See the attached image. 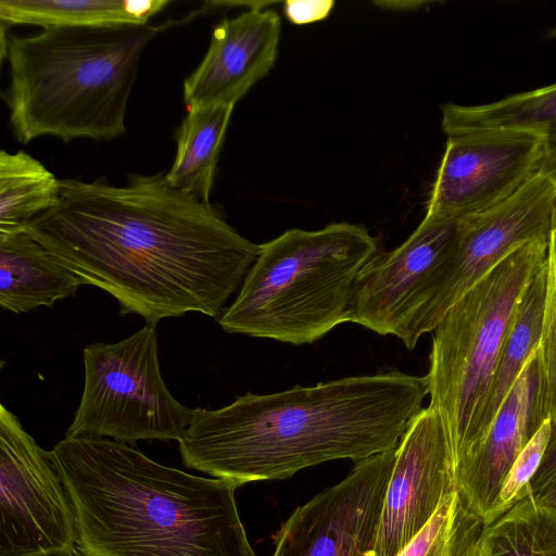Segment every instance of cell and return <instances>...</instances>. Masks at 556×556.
I'll return each instance as SVG.
<instances>
[{
    "mask_svg": "<svg viewBox=\"0 0 556 556\" xmlns=\"http://www.w3.org/2000/svg\"><path fill=\"white\" fill-rule=\"evenodd\" d=\"M25 230L122 315L151 326L190 312L219 318L260 252L165 174H132L122 187L61 180L58 204Z\"/></svg>",
    "mask_w": 556,
    "mask_h": 556,
    "instance_id": "obj_1",
    "label": "cell"
},
{
    "mask_svg": "<svg viewBox=\"0 0 556 556\" xmlns=\"http://www.w3.org/2000/svg\"><path fill=\"white\" fill-rule=\"evenodd\" d=\"M426 396L425 377L399 370L247 393L217 409L194 408L179 452L188 468L238 488L287 479L397 446Z\"/></svg>",
    "mask_w": 556,
    "mask_h": 556,
    "instance_id": "obj_2",
    "label": "cell"
},
{
    "mask_svg": "<svg viewBox=\"0 0 556 556\" xmlns=\"http://www.w3.org/2000/svg\"><path fill=\"white\" fill-rule=\"evenodd\" d=\"M50 453L85 556H257L230 481L104 438L65 437Z\"/></svg>",
    "mask_w": 556,
    "mask_h": 556,
    "instance_id": "obj_3",
    "label": "cell"
},
{
    "mask_svg": "<svg viewBox=\"0 0 556 556\" xmlns=\"http://www.w3.org/2000/svg\"><path fill=\"white\" fill-rule=\"evenodd\" d=\"M165 26H47L28 37L2 35L10 67L2 98L16 140L124 135L140 56Z\"/></svg>",
    "mask_w": 556,
    "mask_h": 556,
    "instance_id": "obj_4",
    "label": "cell"
},
{
    "mask_svg": "<svg viewBox=\"0 0 556 556\" xmlns=\"http://www.w3.org/2000/svg\"><path fill=\"white\" fill-rule=\"evenodd\" d=\"M379 253L377 239L359 225L289 229L260 244L218 324L229 333L313 343L351 321L358 279Z\"/></svg>",
    "mask_w": 556,
    "mask_h": 556,
    "instance_id": "obj_5",
    "label": "cell"
},
{
    "mask_svg": "<svg viewBox=\"0 0 556 556\" xmlns=\"http://www.w3.org/2000/svg\"><path fill=\"white\" fill-rule=\"evenodd\" d=\"M548 239L509 253L447 309L432 331L424 377L429 405L446 427L454 465L470 448L505 339L527 288L546 261Z\"/></svg>",
    "mask_w": 556,
    "mask_h": 556,
    "instance_id": "obj_6",
    "label": "cell"
},
{
    "mask_svg": "<svg viewBox=\"0 0 556 556\" xmlns=\"http://www.w3.org/2000/svg\"><path fill=\"white\" fill-rule=\"evenodd\" d=\"M81 399L65 437L179 441L194 408L178 402L160 368L155 326L146 325L116 343H94L83 352Z\"/></svg>",
    "mask_w": 556,
    "mask_h": 556,
    "instance_id": "obj_7",
    "label": "cell"
},
{
    "mask_svg": "<svg viewBox=\"0 0 556 556\" xmlns=\"http://www.w3.org/2000/svg\"><path fill=\"white\" fill-rule=\"evenodd\" d=\"M77 551L75 514L50 451L0 406V556Z\"/></svg>",
    "mask_w": 556,
    "mask_h": 556,
    "instance_id": "obj_8",
    "label": "cell"
},
{
    "mask_svg": "<svg viewBox=\"0 0 556 556\" xmlns=\"http://www.w3.org/2000/svg\"><path fill=\"white\" fill-rule=\"evenodd\" d=\"M471 216H425L397 248L362 273L351 323L399 338L408 349L416 320L453 258Z\"/></svg>",
    "mask_w": 556,
    "mask_h": 556,
    "instance_id": "obj_9",
    "label": "cell"
},
{
    "mask_svg": "<svg viewBox=\"0 0 556 556\" xmlns=\"http://www.w3.org/2000/svg\"><path fill=\"white\" fill-rule=\"evenodd\" d=\"M556 205V181L540 170L516 193L471 216L447 268L420 312L413 348L432 332L447 309L519 247L549 238Z\"/></svg>",
    "mask_w": 556,
    "mask_h": 556,
    "instance_id": "obj_10",
    "label": "cell"
},
{
    "mask_svg": "<svg viewBox=\"0 0 556 556\" xmlns=\"http://www.w3.org/2000/svg\"><path fill=\"white\" fill-rule=\"evenodd\" d=\"M545 140L496 130L447 137L425 216L466 217L503 202L542 168Z\"/></svg>",
    "mask_w": 556,
    "mask_h": 556,
    "instance_id": "obj_11",
    "label": "cell"
},
{
    "mask_svg": "<svg viewBox=\"0 0 556 556\" xmlns=\"http://www.w3.org/2000/svg\"><path fill=\"white\" fill-rule=\"evenodd\" d=\"M396 447L298 506L274 534L271 556H364L372 549Z\"/></svg>",
    "mask_w": 556,
    "mask_h": 556,
    "instance_id": "obj_12",
    "label": "cell"
},
{
    "mask_svg": "<svg viewBox=\"0 0 556 556\" xmlns=\"http://www.w3.org/2000/svg\"><path fill=\"white\" fill-rule=\"evenodd\" d=\"M456 490L446 427L430 405L403 433L384 493L372 556H396Z\"/></svg>",
    "mask_w": 556,
    "mask_h": 556,
    "instance_id": "obj_13",
    "label": "cell"
},
{
    "mask_svg": "<svg viewBox=\"0 0 556 556\" xmlns=\"http://www.w3.org/2000/svg\"><path fill=\"white\" fill-rule=\"evenodd\" d=\"M258 5L225 18L212 33L208 49L184 83L189 108L235 104L274 66L281 35L277 12Z\"/></svg>",
    "mask_w": 556,
    "mask_h": 556,
    "instance_id": "obj_14",
    "label": "cell"
},
{
    "mask_svg": "<svg viewBox=\"0 0 556 556\" xmlns=\"http://www.w3.org/2000/svg\"><path fill=\"white\" fill-rule=\"evenodd\" d=\"M546 419L536 349L479 447L455 466L456 490L484 525L494 521L497 496L513 463Z\"/></svg>",
    "mask_w": 556,
    "mask_h": 556,
    "instance_id": "obj_15",
    "label": "cell"
},
{
    "mask_svg": "<svg viewBox=\"0 0 556 556\" xmlns=\"http://www.w3.org/2000/svg\"><path fill=\"white\" fill-rule=\"evenodd\" d=\"M81 279L25 228L0 230V307L16 314L76 294Z\"/></svg>",
    "mask_w": 556,
    "mask_h": 556,
    "instance_id": "obj_16",
    "label": "cell"
},
{
    "mask_svg": "<svg viewBox=\"0 0 556 556\" xmlns=\"http://www.w3.org/2000/svg\"><path fill=\"white\" fill-rule=\"evenodd\" d=\"M441 128L446 137L496 131H525L556 149V83L478 105L445 103Z\"/></svg>",
    "mask_w": 556,
    "mask_h": 556,
    "instance_id": "obj_17",
    "label": "cell"
},
{
    "mask_svg": "<svg viewBox=\"0 0 556 556\" xmlns=\"http://www.w3.org/2000/svg\"><path fill=\"white\" fill-rule=\"evenodd\" d=\"M546 295V261L527 288L505 339L492 388L476 427L468 458L481 444L527 361L538 349ZM457 463L456 465H458ZM455 465V466H456Z\"/></svg>",
    "mask_w": 556,
    "mask_h": 556,
    "instance_id": "obj_18",
    "label": "cell"
},
{
    "mask_svg": "<svg viewBox=\"0 0 556 556\" xmlns=\"http://www.w3.org/2000/svg\"><path fill=\"white\" fill-rule=\"evenodd\" d=\"M233 106L189 108L176 132L177 152L166 178L177 189L208 203L218 154Z\"/></svg>",
    "mask_w": 556,
    "mask_h": 556,
    "instance_id": "obj_19",
    "label": "cell"
},
{
    "mask_svg": "<svg viewBox=\"0 0 556 556\" xmlns=\"http://www.w3.org/2000/svg\"><path fill=\"white\" fill-rule=\"evenodd\" d=\"M170 0H0L2 25L112 26L148 24Z\"/></svg>",
    "mask_w": 556,
    "mask_h": 556,
    "instance_id": "obj_20",
    "label": "cell"
},
{
    "mask_svg": "<svg viewBox=\"0 0 556 556\" xmlns=\"http://www.w3.org/2000/svg\"><path fill=\"white\" fill-rule=\"evenodd\" d=\"M61 180L24 151L0 152V230L21 229L54 207Z\"/></svg>",
    "mask_w": 556,
    "mask_h": 556,
    "instance_id": "obj_21",
    "label": "cell"
},
{
    "mask_svg": "<svg viewBox=\"0 0 556 556\" xmlns=\"http://www.w3.org/2000/svg\"><path fill=\"white\" fill-rule=\"evenodd\" d=\"M478 556H556V507L523 497L484 526Z\"/></svg>",
    "mask_w": 556,
    "mask_h": 556,
    "instance_id": "obj_22",
    "label": "cell"
},
{
    "mask_svg": "<svg viewBox=\"0 0 556 556\" xmlns=\"http://www.w3.org/2000/svg\"><path fill=\"white\" fill-rule=\"evenodd\" d=\"M484 526L455 491L396 556H478ZM364 556H372V552Z\"/></svg>",
    "mask_w": 556,
    "mask_h": 556,
    "instance_id": "obj_23",
    "label": "cell"
},
{
    "mask_svg": "<svg viewBox=\"0 0 556 556\" xmlns=\"http://www.w3.org/2000/svg\"><path fill=\"white\" fill-rule=\"evenodd\" d=\"M547 417L556 429V238L551 232L546 256V295L538 346Z\"/></svg>",
    "mask_w": 556,
    "mask_h": 556,
    "instance_id": "obj_24",
    "label": "cell"
},
{
    "mask_svg": "<svg viewBox=\"0 0 556 556\" xmlns=\"http://www.w3.org/2000/svg\"><path fill=\"white\" fill-rule=\"evenodd\" d=\"M552 434V422L546 419L518 454L500 490L494 520L528 496V486L540 468Z\"/></svg>",
    "mask_w": 556,
    "mask_h": 556,
    "instance_id": "obj_25",
    "label": "cell"
},
{
    "mask_svg": "<svg viewBox=\"0 0 556 556\" xmlns=\"http://www.w3.org/2000/svg\"><path fill=\"white\" fill-rule=\"evenodd\" d=\"M528 495L556 507V429L552 428L542 464L528 486Z\"/></svg>",
    "mask_w": 556,
    "mask_h": 556,
    "instance_id": "obj_26",
    "label": "cell"
},
{
    "mask_svg": "<svg viewBox=\"0 0 556 556\" xmlns=\"http://www.w3.org/2000/svg\"><path fill=\"white\" fill-rule=\"evenodd\" d=\"M334 5L332 0H288L283 13L293 25H306L326 20Z\"/></svg>",
    "mask_w": 556,
    "mask_h": 556,
    "instance_id": "obj_27",
    "label": "cell"
},
{
    "mask_svg": "<svg viewBox=\"0 0 556 556\" xmlns=\"http://www.w3.org/2000/svg\"><path fill=\"white\" fill-rule=\"evenodd\" d=\"M541 169L548 173L556 181V149L547 150Z\"/></svg>",
    "mask_w": 556,
    "mask_h": 556,
    "instance_id": "obj_28",
    "label": "cell"
},
{
    "mask_svg": "<svg viewBox=\"0 0 556 556\" xmlns=\"http://www.w3.org/2000/svg\"><path fill=\"white\" fill-rule=\"evenodd\" d=\"M551 232L556 238V205H555L554 213H553V220H552V230H551Z\"/></svg>",
    "mask_w": 556,
    "mask_h": 556,
    "instance_id": "obj_29",
    "label": "cell"
},
{
    "mask_svg": "<svg viewBox=\"0 0 556 556\" xmlns=\"http://www.w3.org/2000/svg\"><path fill=\"white\" fill-rule=\"evenodd\" d=\"M547 37H548V38H556V27L552 28V29L548 31Z\"/></svg>",
    "mask_w": 556,
    "mask_h": 556,
    "instance_id": "obj_30",
    "label": "cell"
},
{
    "mask_svg": "<svg viewBox=\"0 0 556 556\" xmlns=\"http://www.w3.org/2000/svg\"><path fill=\"white\" fill-rule=\"evenodd\" d=\"M60 556H85L84 554H81L78 549L74 553H71V554H66V555H60Z\"/></svg>",
    "mask_w": 556,
    "mask_h": 556,
    "instance_id": "obj_31",
    "label": "cell"
}]
</instances>
